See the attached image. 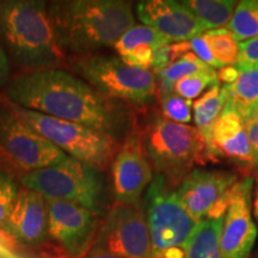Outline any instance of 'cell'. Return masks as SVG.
<instances>
[{
  "label": "cell",
  "instance_id": "1",
  "mask_svg": "<svg viewBox=\"0 0 258 258\" xmlns=\"http://www.w3.org/2000/svg\"><path fill=\"white\" fill-rule=\"evenodd\" d=\"M0 96L22 108L83 124L118 141L134 127L125 104L103 96L63 69L18 74Z\"/></svg>",
  "mask_w": 258,
  "mask_h": 258
},
{
  "label": "cell",
  "instance_id": "2",
  "mask_svg": "<svg viewBox=\"0 0 258 258\" xmlns=\"http://www.w3.org/2000/svg\"><path fill=\"white\" fill-rule=\"evenodd\" d=\"M47 12L66 57L114 47L135 24L132 4L124 0H57L47 3Z\"/></svg>",
  "mask_w": 258,
  "mask_h": 258
},
{
  "label": "cell",
  "instance_id": "3",
  "mask_svg": "<svg viewBox=\"0 0 258 258\" xmlns=\"http://www.w3.org/2000/svg\"><path fill=\"white\" fill-rule=\"evenodd\" d=\"M0 43L23 73L61 69L66 55L57 46L41 0H0Z\"/></svg>",
  "mask_w": 258,
  "mask_h": 258
},
{
  "label": "cell",
  "instance_id": "4",
  "mask_svg": "<svg viewBox=\"0 0 258 258\" xmlns=\"http://www.w3.org/2000/svg\"><path fill=\"white\" fill-rule=\"evenodd\" d=\"M135 128L154 175L163 177L172 188L195 166L211 160L205 138L195 125L176 123L154 114Z\"/></svg>",
  "mask_w": 258,
  "mask_h": 258
},
{
  "label": "cell",
  "instance_id": "5",
  "mask_svg": "<svg viewBox=\"0 0 258 258\" xmlns=\"http://www.w3.org/2000/svg\"><path fill=\"white\" fill-rule=\"evenodd\" d=\"M64 67L103 96L124 104L145 105L158 92L156 74L129 66L117 55L95 53L67 56Z\"/></svg>",
  "mask_w": 258,
  "mask_h": 258
},
{
  "label": "cell",
  "instance_id": "6",
  "mask_svg": "<svg viewBox=\"0 0 258 258\" xmlns=\"http://www.w3.org/2000/svg\"><path fill=\"white\" fill-rule=\"evenodd\" d=\"M18 180L21 186L41 194L44 199L74 203L98 215L108 200L104 171L70 157L55 165L21 173Z\"/></svg>",
  "mask_w": 258,
  "mask_h": 258
},
{
  "label": "cell",
  "instance_id": "7",
  "mask_svg": "<svg viewBox=\"0 0 258 258\" xmlns=\"http://www.w3.org/2000/svg\"><path fill=\"white\" fill-rule=\"evenodd\" d=\"M4 101L19 120L47 139L66 156L101 171L111 165L121 146L120 141L108 134L83 124L22 108L5 98Z\"/></svg>",
  "mask_w": 258,
  "mask_h": 258
},
{
  "label": "cell",
  "instance_id": "8",
  "mask_svg": "<svg viewBox=\"0 0 258 258\" xmlns=\"http://www.w3.org/2000/svg\"><path fill=\"white\" fill-rule=\"evenodd\" d=\"M143 206L153 257L171 249H184L200 222L183 207L172 188L161 176L154 178L146 190Z\"/></svg>",
  "mask_w": 258,
  "mask_h": 258
},
{
  "label": "cell",
  "instance_id": "9",
  "mask_svg": "<svg viewBox=\"0 0 258 258\" xmlns=\"http://www.w3.org/2000/svg\"><path fill=\"white\" fill-rule=\"evenodd\" d=\"M91 247L123 258H153L143 202H114L99 224Z\"/></svg>",
  "mask_w": 258,
  "mask_h": 258
},
{
  "label": "cell",
  "instance_id": "10",
  "mask_svg": "<svg viewBox=\"0 0 258 258\" xmlns=\"http://www.w3.org/2000/svg\"><path fill=\"white\" fill-rule=\"evenodd\" d=\"M0 154L22 173L62 163L69 156L19 120L0 96Z\"/></svg>",
  "mask_w": 258,
  "mask_h": 258
},
{
  "label": "cell",
  "instance_id": "11",
  "mask_svg": "<svg viewBox=\"0 0 258 258\" xmlns=\"http://www.w3.org/2000/svg\"><path fill=\"white\" fill-rule=\"evenodd\" d=\"M238 175L226 170L195 169L176 188L183 207L198 222L225 217Z\"/></svg>",
  "mask_w": 258,
  "mask_h": 258
},
{
  "label": "cell",
  "instance_id": "12",
  "mask_svg": "<svg viewBox=\"0 0 258 258\" xmlns=\"http://www.w3.org/2000/svg\"><path fill=\"white\" fill-rule=\"evenodd\" d=\"M46 200L48 237L55 240L70 256L83 258L92 246L101 224L99 215L74 203Z\"/></svg>",
  "mask_w": 258,
  "mask_h": 258
},
{
  "label": "cell",
  "instance_id": "13",
  "mask_svg": "<svg viewBox=\"0 0 258 258\" xmlns=\"http://www.w3.org/2000/svg\"><path fill=\"white\" fill-rule=\"evenodd\" d=\"M111 190L115 202L141 203L154 172L135 128L121 144L111 161Z\"/></svg>",
  "mask_w": 258,
  "mask_h": 258
},
{
  "label": "cell",
  "instance_id": "14",
  "mask_svg": "<svg viewBox=\"0 0 258 258\" xmlns=\"http://www.w3.org/2000/svg\"><path fill=\"white\" fill-rule=\"evenodd\" d=\"M251 176L238 180L233 186L230 207L220 232V249L224 258H247L257 237V227L251 214Z\"/></svg>",
  "mask_w": 258,
  "mask_h": 258
},
{
  "label": "cell",
  "instance_id": "15",
  "mask_svg": "<svg viewBox=\"0 0 258 258\" xmlns=\"http://www.w3.org/2000/svg\"><path fill=\"white\" fill-rule=\"evenodd\" d=\"M137 15L169 42H184L200 36L206 29L182 2L144 0L137 4Z\"/></svg>",
  "mask_w": 258,
  "mask_h": 258
},
{
  "label": "cell",
  "instance_id": "16",
  "mask_svg": "<svg viewBox=\"0 0 258 258\" xmlns=\"http://www.w3.org/2000/svg\"><path fill=\"white\" fill-rule=\"evenodd\" d=\"M211 160L226 159L253 167V157L243 116L227 101L224 111L205 139Z\"/></svg>",
  "mask_w": 258,
  "mask_h": 258
},
{
  "label": "cell",
  "instance_id": "17",
  "mask_svg": "<svg viewBox=\"0 0 258 258\" xmlns=\"http://www.w3.org/2000/svg\"><path fill=\"white\" fill-rule=\"evenodd\" d=\"M5 231L18 244L38 245L48 237L47 200L21 186L10 212Z\"/></svg>",
  "mask_w": 258,
  "mask_h": 258
},
{
  "label": "cell",
  "instance_id": "18",
  "mask_svg": "<svg viewBox=\"0 0 258 258\" xmlns=\"http://www.w3.org/2000/svg\"><path fill=\"white\" fill-rule=\"evenodd\" d=\"M167 43L171 42L147 25L134 24L112 48L117 56L129 66L151 71L156 51Z\"/></svg>",
  "mask_w": 258,
  "mask_h": 258
},
{
  "label": "cell",
  "instance_id": "19",
  "mask_svg": "<svg viewBox=\"0 0 258 258\" xmlns=\"http://www.w3.org/2000/svg\"><path fill=\"white\" fill-rule=\"evenodd\" d=\"M227 95L220 85L215 84L192 103V115L195 127L201 132L203 138H207L218 118L224 111Z\"/></svg>",
  "mask_w": 258,
  "mask_h": 258
},
{
  "label": "cell",
  "instance_id": "20",
  "mask_svg": "<svg viewBox=\"0 0 258 258\" xmlns=\"http://www.w3.org/2000/svg\"><path fill=\"white\" fill-rule=\"evenodd\" d=\"M222 221L224 218L200 222L186 244L185 258H224L220 249Z\"/></svg>",
  "mask_w": 258,
  "mask_h": 258
},
{
  "label": "cell",
  "instance_id": "21",
  "mask_svg": "<svg viewBox=\"0 0 258 258\" xmlns=\"http://www.w3.org/2000/svg\"><path fill=\"white\" fill-rule=\"evenodd\" d=\"M207 30L227 25L233 17L238 2L234 0H184L182 2Z\"/></svg>",
  "mask_w": 258,
  "mask_h": 258
},
{
  "label": "cell",
  "instance_id": "22",
  "mask_svg": "<svg viewBox=\"0 0 258 258\" xmlns=\"http://www.w3.org/2000/svg\"><path fill=\"white\" fill-rule=\"evenodd\" d=\"M222 88L227 95V101L243 117L258 109V69L239 71L238 79Z\"/></svg>",
  "mask_w": 258,
  "mask_h": 258
},
{
  "label": "cell",
  "instance_id": "23",
  "mask_svg": "<svg viewBox=\"0 0 258 258\" xmlns=\"http://www.w3.org/2000/svg\"><path fill=\"white\" fill-rule=\"evenodd\" d=\"M208 69H212V67H209L208 64H206L198 56L189 51V53L180 56L178 60H176L175 62L171 63L165 70L160 71L159 73L156 74L158 83L157 95L172 92L173 86L178 80L184 78L186 76H190V74Z\"/></svg>",
  "mask_w": 258,
  "mask_h": 258
},
{
  "label": "cell",
  "instance_id": "24",
  "mask_svg": "<svg viewBox=\"0 0 258 258\" xmlns=\"http://www.w3.org/2000/svg\"><path fill=\"white\" fill-rule=\"evenodd\" d=\"M212 55L221 67L237 64L239 57V42L233 37L227 28L207 30L202 34Z\"/></svg>",
  "mask_w": 258,
  "mask_h": 258
},
{
  "label": "cell",
  "instance_id": "25",
  "mask_svg": "<svg viewBox=\"0 0 258 258\" xmlns=\"http://www.w3.org/2000/svg\"><path fill=\"white\" fill-rule=\"evenodd\" d=\"M227 29L239 43L258 36V0L238 3Z\"/></svg>",
  "mask_w": 258,
  "mask_h": 258
},
{
  "label": "cell",
  "instance_id": "26",
  "mask_svg": "<svg viewBox=\"0 0 258 258\" xmlns=\"http://www.w3.org/2000/svg\"><path fill=\"white\" fill-rule=\"evenodd\" d=\"M218 83L217 71L214 69H208L190 74V76L178 80L173 86L172 91L188 101H192V99L198 98L200 95H202L203 92H206V90Z\"/></svg>",
  "mask_w": 258,
  "mask_h": 258
},
{
  "label": "cell",
  "instance_id": "27",
  "mask_svg": "<svg viewBox=\"0 0 258 258\" xmlns=\"http://www.w3.org/2000/svg\"><path fill=\"white\" fill-rule=\"evenodd\" d=\"M161 116L176 123L188 124L192 118L191 101L183 98L175 92H165L158 95Z\"/></svg>",
  "mask_w": 258,
  "mask_h": 258
},
{
  "label": "cell",
  "instance_id": "28",
  "mask_svg": "<svg viewBox=\"0 0 258 258\" xmlns=\"http://www.w3.org/2000/svg\"><path fill=\"white\" fill-rule=\"evenodd\" d=\"M19 189V180L8 169L0 166V228L4 231Z\"/></svg>",
  "mask_w": 258,
  "mask_h": 258
},
{
  "label": "cell",
  "instance_id": "29",
  "mask_svg": "<svg viewBox=\"0 0 258 258\" xmlns=\"http://www.w3.org/2000/svg\"><path fill=\"white\" fill-rule=\"evenodd\" d=\"M239 71L258 69V36L239 43V57L235 64Z\"/></svg>",
  "mask_w": 258,
  "mask_h": 258
},
{
  "label": "cell",
  "instance_id": "30",
  "mask_svg": "<svg viewBox=\"0 0 258 258\" xmlns=\"http://www.w3.org/2000/svg\"><path fill=\"white\" fill-rule=\"evenodd\" d=\"M184 46L188 53L189 51L192 53L194 55L198 56L200 60L203 61L206 64H208L209 67H212V69H221L218 61L212 55V51L208 48L206 41L203 40L202 35L194 37L189 41H184Z\"/></svg>",
  "mask_w": 258,
  "mask_h": 258
},
{
  "label": "cell",
  "instance_id": "31",
  "mask_svg": "<svg viewBox=\"0 0 258 258\" xmlns=\"http://www.w3.org/2000/svg\"><path fill=\"white\" fill-rule=\"evenodd\" d=\"M245 127H246L247 137L251 145V150H252L253 157V167L252 169L258 171V109L257 110L251 111L250 114L244 116Z\"/></svg>",
  "mask_w": 258,
  "mask_h": 258
},
{
  "label": "cell",
  "instance_id": "32",
  "mask_svg": "<svg viewBox=\"0 0 258 258\" xmlns=\"http://www.w3.org/2000/svg\"><path fill=\"white\" fill-rule=\"evenodd\" d=\"M19 244L8 232L0 228V258H18L17 252Z\"/></svg>",
  "mask_w": 258,
  "mask_h": 258
},
{
  "label": "cell",
  "instance_id": "33",
  "mask_svg": "<svg viewBox=\"0 0 258 258\" xmlns=\"http://www.w3.org/2000/svg\"><path fill=\"white\" fill-rule=\"evenodd\" d=\"M11 61L0 43V90H4L11 80Z\"/></svg>",
  "mask_w": 258,
  "mask_h": 258
},
{
  "label": "cell",
  "instance_id": "34",
  "mask_svg": "<svg viewBox=\"0 0 258 258\" xmlns=\"http://www.w3.org/2000/svg\"><path fill=\"white\" fill-rule=\"evenodd\" d=\"M219 82L225 83V85H230L233 84L239 77V70L234 66H225L219 69L217 72Z\"/></svg>",
  "mask_w": 258,
  "mask_h": 258
},
{
  "label": "cell",
  "instance_id": "35",
  "mask_svg": "<svg viewBox=\"0 0 258 258\" xmlns=\"http://www.w3.org/2000/svg\"><path fill=\"white\" fill-rule=\"evenodd\" d=\"M83 258H123V257L116 256V254H112V253L105 252V251L91 247V249L88 251V253H86Z\"/></svg>",
  "mask_w": 258,
  "mask_h": 258
},
{
  "label": "cell",
  "instance_id": "36",
  "mask_svg": "<svg viewBox=\"0 0 258 258\" xmlns=\"http://www.w3.org/2000/svg\"><path fill=\"white\" fill-rule=\"evenodd\" d=\"M254 182V179H253ZM253 199H252V212H253V218L256 219L258 222V171L256 172V182L253 185Z\"/></svg>",
  "mask_w": 258,
  "mask_h": 258
},
{
  "label": "cell",
  "instance_id": "37",
  "mask_svg": "<svg viewBox=\"0 0 258 258\" xmlns=\"http://www.w3.org/2000/svg\"><path fill=\"white\" fill-rule=\"evenodd\" d=\"M18 258H24V257H22V256H19V257H18Z\"/></svg>",
  "mask_w": 258,
  "mask_h": 258
}]
</instances>
